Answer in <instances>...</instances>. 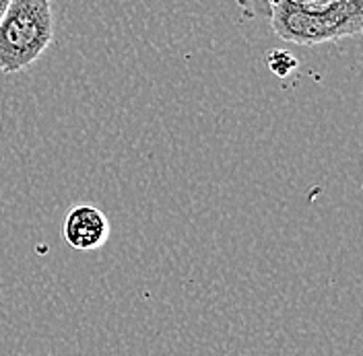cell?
<instances>
[{
  "mask_svg": "<svg viewBox=\"0 0 363 356\" xmlns=\"http://www.w3.org/2000/svg\"><path fill=\"white\" fill-rule=\"evenodd\" d=\"M271 29L283 42L320 45L357 38L363 29V0H340L326 11H306L294 0H271Z\"/></svg>",
  "mask_w": 363,
  "mask_h": 356,
  "instance_id": "obj_1",
  "label": "cell"
},
{
  "mask_svg": "<svg viewBox=\"0 0 363 356\" xmlns=\"http://www.w3.org/2000/svg\"><path fill=\"white\" fill-rule=\"evenodd\" d=\"M54 40L50 0H11L0 19V72L15 74L31 67Z\"/></svg>",
  "mask_w": 363,
  "mask_h": 356,
  "instance_id": "obj_2",
  "label": "cell"
},
{
  "mask_svg": "<svg viewBox=\"0 0 363 356\" xmlns=\"http://www.w3.org/2000/svg\"><path fill=\"white\" fill-rule=\"evenodd\" d=\"M110 237V221L108 217L89 204H79L68 210L62 223V239L68 247L77 251H93L99 249Z\"/></svg>",
  "mask_w": 363,
  "mask_h": 356,
  "instance_id": "obj_3",
  "label": "cell"
},
{
  "mask_svg": "<svg viewBox=\"0 0 363 356\" xmlns=\"http://www.w3.org/2000/svg\"><path fill=\"white\" fill-rule=\"evenodd\" d=\"M238 6L242 8V15L250 21L269 19L271 15V0H238Z\"/></svg>",
  "mask_w": 363,
  "mask_h": 356,
  "instance_id": "obj_4",
  "label": "cell"
},
{
  "mask_svg": "<svg viewBox=\"0 0 363 356\" xmlns=\"http://www.w3.org/2000/svg\"><path fill=\"white\" fill-rule=\"evenodd\" d=\"M269 68H271L272 72L277 74V76H287L291 70L297 68V60H295L291 54H287V52H279V50H274L271 52V56H269Z\"/></svg>",
  "mask_w": 363,
  "mask_h": 356,
  "instance_id": "obj_5",
  "label": "cell"
},
{
  "mask_svg": "<svg viewBox=\"0 0 363 356\" xmlns=\"http://www.w3.org/2000/svg\"><path fill=\"white\" fill-rule=\"evenodd\" d=\"M294 2L306 11H326V8L339 4L340 0H294Z\"/></svg>",
  "mask_w": 363,
  "mask_h": 356,
  "instance_id": "obj_6",
  "label": "cell"
},
{
  "mask_svg": "<svg viewBox=\"0 0 363 356\" xmlns=\"http://www.w3.org/2000/svg\"><path fill=\"white\" fill-rule=\"evenodd\" d=\"M9 4H11V0H0V19H2V15L6 13Z\"/></svg>",
  "mask_w": 363,
  "mask_h": 356,
  "instance_id": "obj_7",
  "label": "cell"
}]
</instances>
